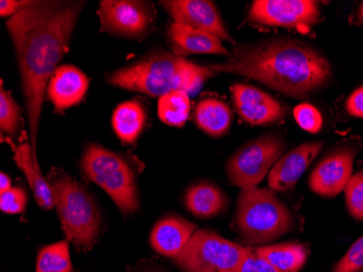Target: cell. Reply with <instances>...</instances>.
<instances>
[{
	"label": "cell",
	"mask_w": 363,
	"mask_h": 272,
	"mask_svg": "<svg viewBox=\"0 0 363 272\" xmlns=\"http://www.w3.org/2000/svg\"><path fill=\"white\" fill-rule=\"evenodd\" d=\"M85 5L81 0L32 1L6 23L19 65L30 144L35 154L45 92L69 52Z\"/></svg>",
	"instance_id": "1"
},
{
	"label": "cell",
	"mask_w": 363,
	"mask_h": 272,
	"mask_svg": "<svg viewBox=\"0 0 363 272\" xmlns=\"http://www.w3.org/2000/svg\"><path fill=\"white\" fill-rule=\"evenodd\" d=\"M208 67L256 80L295 98L321 89L331 77V65L315 48L299 40H266L235 47L224 62Z\"/></svg>",
	"instance_id": "2"
},
{
	"label": "cell",
	"mask_w": 363,
	"mask_h": 272,
	"mask_svg": "<svg viewBox=\"0 0 363 272\" xmlns=\"http://www.w3.org/2000/svg\"><path fill=\"white\" fill-rule=\"evenodd\" d=\"M214 75L208 65H198L159 49L110 73L107 82L120 89L160 98L177 91L195 94Z\"/></svg>",
	"instance_id": "3"
},
{
	"label": "cell",
	"mask_w": 363,
	"mask_h": 272,
	"mask_svg": "<svg viewBox=\"0 0 363 272\" xmlns=\"http://www.w3.org/2000/svg\"><path fill=\"white\" fill-rule=\"evenodd\" d=\"M48 182L67 240L79 251L93 249L103 230V216L95 197L61 170H52Z\"/></svg>",
	"instance_id": "4"
},
{
	"label": "cell",
	"mask_w": 363,
	"mask_h": 272,
	"mask_svg": "<svg viewBox=\"0 0 363 272\" xmlns=\"http://www.w3.org/2000/svg\"><path fill=\"white\" fill-rule=\"evenodd\" d=\"M234 226L244 242L264 246L291 232L296 219L274 191L255 187L240 191Z\"/></svg>",
	"instance_id": "5"
},
{
	"label": "cell",
	"mask_w": 363,
	"mask_h": 272,
	"mask_svg": "<svg viewBox=\"0 0 363 272\" xmlns=\"http://www.w3.org/2000/svg\"><path fill=\"white\" fill-rule=\"evenodd\" d=\"M82 173L110 196L124 217L140 208L135 171L128 159L97 144L87 145L82 155Z\"/></svg>",
	"instance_id": "6"
},
{
	"label": "cell",
	"mask_w": 363,
	"mask_h": 272,
	"mask_svg": "<svg viewBox=\"0 0 363 272\" xmlns=\"http://www.w3.org/2000/svg\"><path fill=\"white\" fill-rule=\"evenodd\" d=\"M250 251L211 229H201L171 259L183 272H236Z\"/></svg>",
	"instance_id": "7"
},
{
	"label": "cell",
	"mask_w": 363,
	"mask_h": 272,
	"mask_svg": "<svg viewBox=\"0 0 363 272\" xmlns=\"http://www.w3.org/2000/svg\"><path fill=\"white\" fill-rule=\"evenodd\" d=\"M285 147L284 141L277 135H264L247 143L226 163L230 183L242 190L255 189L283 156Z\"/></svg>",
	"instance_id": "8"
},
{
	"label": "cell",
	"mask_w": 363,
	"mask_h": 272,
	"mask_svg": "<svg viewBox=\"0 0 363 272\" xmlns=\"http://www.w3.org/2000/svg\"><path fill=\"white\" fill-rule=\"evenodd\" d=\"M98 16L101 31L128 40H144L155 30V11L148 1L103 0Z\"/></svg>",
	"instance_id": "9"
},
{
	"label": "cell",
	"mask_w": 363,
	"mask_h": 272,
	"mask_svg": "<svg viewBox=\"0 0 363 272\" xmlns=\"http://www.w3.org/2000/svg\"><path fill=\"white\" fill-rule=\"evenodd\" d=\"M319 5L311 0H256L248 12L254 23L307 31L320 20Z\"/></svg>",
	"instance_id": "10"
},
{
	"label": "cell",
	"mask_w": 363,
	"mask_h": 272,
	"mask_svg": "<svg viewBox=\"0 0 363 272\" xmlns=\"http://www.w3.org/2000/svg\"><path fill=\"white\" fill-rule=\"evenodd\" d=\"M357 153L354 146L345 145L325 155L310 175V190L326 198L335 197L344 191L352 178Z\"/></svg>",
	"instance_id": "11"
},
{
	"label": "cell",
	"mask_w": 363,
	"mask_h": 272,
	"mask_svg": "<svg viewBox=\"0 0 363 272\" xmlns=\"http://www.w3.org/2000/svg\"><path fill=\"white\" fill-rule=\"evenodd\" d=\"M161 7L168 12L173 22L184 24L195 30L209 33L221 40L232 43L230 36L217 6L209 0H164Z\"/></svg>",
	"instance_id": "12"
},
{
	"label": "cell",
	"mask_w": 363,
	"mask_h": 272,
	"mask_svg": "<svg viewBox=\"0 0 363 272\" xmlns=\"http://www.w3.org/2000/svg\"><path fill=\"white\" fill-rule=\"evenodd\" d=\"M230 92L238 114L252 126L274 124L286 116V110L282 104L257 87L247 84H235Z\"/></svg>",
	"instance_id": "13"
},
{
	"label": "cell",
	"mask_w": 363,
	"mask_h": 272,
	"mask_svg": "<svg viewBox=\"0 0 363 272\" xmlns=\"http://www.w3.org/2000/svg\"><path fill=\"white\" fill-rule=\"evenodd\" d=\"M322 141L299 145L281 157L269 173V187L274 192L291 189L305 173L310 163L323 148Z\"/></svg>",
	"instance_id": "14"
},
{
	"label": "cell",
	"mask_w": 363,
	"mask_h": 272,
	"mask_svg": "<svg viewBox=\"0 0 363 272\" xmlns=\"http://www.w3.org/2000/svg\"><path fill=\"white\" fill-rule=\"evenodd\" d=\"M89 80L79 67L63 65L49 81L47 94L58 112L70 109L81 103L89 89Z\"/></svg>",
	"instance_id": "15"
},
{
	"label": "cell",
	"mask_w": 363,
	"mask_h": 272,
	"mask_svg": "<svg viewBox=\"0 0 363 272\" xmlns=\"http://www.w3.org/2000/svg\"><path fill=\"white\" fill-rule=\"evenodd\" d=\"M167 36L173 54L183 58L197 54L230 55L221 40L184 24L172 22L167 31Z\"/></svg>",
	"instance_id": "16"
},
{
	"label": "cell",
	"mask_w": 363,
	"mask_h": 272,
	"mask_svg": "<svg viewBox=\"0 0 363 272\" xmlns=\"http://www.w3.org/2000/svg\"><path fill=\"white\" fill-rule=\"evenodd\" d=\"M196 230V224L187 219L169 214L155 224L150 244L157 253L172 259L186 246Z\"/></svg>",
	"instance_id": "17"
},
{
	"label": "cell",
	"mask_w": 363,
	"mask_h": 272,
	"mask_svg": "<svg viewBox=\"0 0 363 272\" xmlns=\"http://www.w3.org/2000/svg\"><path fill=\"white\" fill-rule=\"evenodd\" d=\"M13 151L14 163L26 175L38 205L44 210H52L55 207L52 186L48 180L42 175L38 155L34 153L32 144L28 142L21 143L14 147Z\"/></svg>",
	"instance_id": "18"
},
{
	"label": "cell",
	"mask_w": 363,
	"mask_h": 272,
	"mask_svg": "<svg viewBox=\"0 0 363 272\" xmlns=\"http://www.w3.org/2000/svg\"><path fill=\"white\" fill-rule=\"evenodd\" d=\"M185 206L197 218H213L222 214L228 206L225 194L214 184L199 182L194 184L185 194Z\"/></svg>",
	"instance_id": "19"
},
{
	"label": "cell",
	"mask_w": 363,
	"mask_h": 272,
	"mask_svg": "<svg viewBox=\"0 0 363 272\" xmlns=\"http://www.w3.org/2000/svg\"><path fill=\"white\" fill-rule=\"evenodd\" d=\"M146 120V110L140 100H128L114 109L112 128L123 144H133L142 134Z\"/></svg>",
	"instance_id": "20"
},
{
	"label": "cell",
	"mask_w": 363,
	"mask_h": 272,
	"mask_svg": "<svg viewBox=\"0 0 363 272\" xmlns=\"http://www.w3.org/2000/svg\"><path fill=\"white\" fill-rule=\"evenodd\" d=\"M196 124L203 132L220 138L230 130L233 116L230 107L218 98H203L195 110Z\"/></svg>",
	"instance_id": "21"
},
{
	"label": "cell",
	"mask_w": 363,
	"mask_h": 272,
	"mask_svg": "<svg viewBox=\"0 0 363 272\" xmlns=\"http://www.w3.org/2000/svg\"><path fill=\"white\" fill-rule=\"evenodd\" d=\"M259 256L284 272H299L307 261L305 245L295 242L264 245L254 249Z\"/></svg>",
	"instance_id": "22"
},
{
	"label": "cell",
	"mask_w": 363,
	"mask_h": 272,
	"mask_svg": "<svg viewBox=\"0 0 363 272\" xmlns=\"http://www.w3.org/2000/svg\"><path fill=\"white\" fill-rule=\"evenodd\" d=\"M191 110L189 94L177 91L161 96L158 100V114L163 124L170 126H181L186 124Z\"/></svg>",
	"instance_id": "23"
},
{
	"label": "cell",
	"mask_w": 363,
	"mask_h": 272,
	"mask_svg": "<svg viewBox=\"0 0 363 272\" xmlns=\"http://www.w3.org/2000/svg\"><path fill=\"white\" fill-rule=\"evenodd\" d=\"M36 272H73L69 241H60L40 249Z\"/></svg>",
	"instance_id": "24"
},
{
	"label": "cell",
	"mask_w": 363,
	"mask_h": 272,
	"mask_svg": "<svg viewBox=\"0 0 363 272\" xmlns=\"http://www.w3.org/2000/svg\"><path fill=\"white\" fill-rule=\"evenodd\" d=\"M21 108L9 92L0 89V129L9 138H16L21 129Z\"/></svg>",
	"instance_id": "25"
},
{
	"label": "cell",
	"mask_w": 363,
	"mask_h": 272,
	"mask_svg": "<svg viewBox=\"0 0 363 272\" xmlns=\"http://www.w3.org/2000/svg\"><path fill=\"white\" fill-rule=\"evenodd\" d=\"M345 198L352 218L363 220V169L350 178L345 187Z\"/></svg>",
	"instance_id": "26"
},
{
	"label": "cell",
	"mask_w": 363,
	"mask_h": 272,
	"mask_svg": "<svg viewBox=\"0 0 363 272\" xmlns=\"http://www.w3.org/2000/svg\"><path fill=\"white\" fill-rule=\"evenodd\" d=\"M294 116L301 129L310 133H318L322 129L323 119L315 106L303 103L294 109Z\"/></svg>",
	"instance_id": "27"
},
{
	"label": "cell",
	"mask_w": 363,
	"mask_h": 272,
	"mask_svg": "<svg viewBox=\"0 0 363 272\" xmlns=\"http://www.w3.org/2000/svg\"><path fill=\"white\" fill-rule=\"evenodd\" d=\"M28 205V193L22 186H14L0 194V210L6 214H22Z\"/></svg>",
	"instance_id": "28"
},
{
	"label": "cell",
	"mask_w": 363,
	"mask_h": 272,
	"mask_svg": "<svg viewBox=\"0 0 363 272\" xmlns=\"http://www.w3.org/2000/svg\"><path fill=\"white\" fill-rule=\"evenodd\" d=\"M332 272H363V235L334 266Z\"/></svg>",
	"instance_id": "29"
},
{
	"label": "cell",
	"mask_w": 363,
	"mask_h": 272,
	"mask_svg": "<svg viewBox=\"0 0 363 272\" xmlns=\"http://www.w3.org/2000/svg\"><path fill=\"white\" fill-rule=\"evenodd\" d=\"M236 272H284L271 265L268 261L259 256L258 254L250 249V254L242 261Z\"/></svg>",
	"instance_id": "30"
},
{
	"label": "cell",
	"mask_w": 363,
	"mask_h": 272,
	"mask_svg": "<svg viewBox=\"0 0 363 272\" xmlns=\"http://www.w3.org/2000/svg\"><path fill=\"white\" fill-rule=\"evenodd\" d=\"M346 110L350 116L363 118V85L352 92L346 100Z\"/></svg>",
	"instance_id": "31"
},
{
	"label": "cell",
	"mask_w": 363,
	"mask_h": 272,
	"mask_svg": "<svg viewBox=\"0 0 363 272\" xmlns=\"http://www.w3.org/2000/svg\"><path fill=\"white\" fill-rule=\"evenodd\" d=\"M30 4H32V0H1L0 1V16L10 19Z\"/></svg>",
	"instance_id": "32"
},
{
	"label": "cell",
	"mask_w": 363,
	"mask_h": 272,
	"mask_svg": "<svg viewBox=\"0 0 363 272\" xmlns=\"http://www.w3.org/2000/svg\"><path fill=\"white\" fill-rule=\"evenodd\" d=\"M130 272H168L162 266L154 261H142L135 267L132 268Z\"/></svg>",
	"instance_id": "33"
},
{
	"label": "cell",
	"mask_w": 363,
	"mask_h": 272,
	"mask_svg": "<svg viewBox=\"0 0 363 272\" xmlns=\"http://www.w3.org/2000/svg\"><path fill=\"white\" fill-rule=\"evenodd\" d=\"M11 187V179L6 173H1L0 175V194L9 191Z\"/></svg>",
	"instance_id": "34"
},
{
	"label": "cell",
	"mask_w": 363,
	"mask_h": 272,
	"mask_svg": "<svg viewBox=\"0 0 363 272\" xmlns=\"http://www.w3.org/2000/svg\"><path fill=\"white\" fill-rule=\"evenodd\" d=\"M360 12H361V16H362V18H363V5L361 6V10H360Z\"/></svg>",
	"instance_id": "35"
}]
</instances>
